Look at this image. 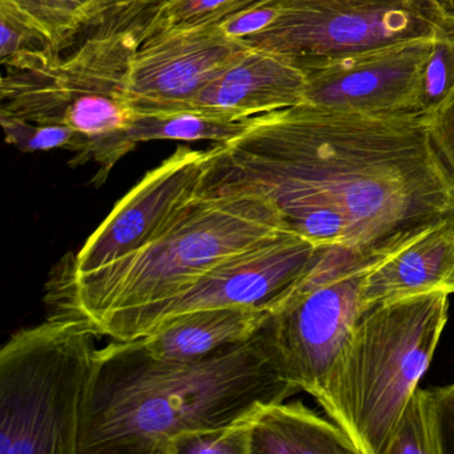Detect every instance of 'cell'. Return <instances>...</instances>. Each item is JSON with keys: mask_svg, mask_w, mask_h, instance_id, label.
Returning a JSON list of instances; mask_svg holds the SVG:
<instances>
[{"mask_svg": "<svg viewBox=\"0 0 454 454\" xmlns=\"http://www.w3.org/2000/svg\"><path fill=\"white\" fill-rule=\"evenodd\" d=\"M427 14L442 28L443 31L454 34V0H419Z\"/></svg>", "mask_w": 454, "mask_h": 454, "instance_id": "obj_27", "label": "cell"}, {"mask_svg": "<svg viewBox=\"0 0 454 454\" xmlns=\"http://www.w3.org/2000/svg\"><path fill=\"white\" fill-rule=\"evenodd\" d=\"M301 392L262 331L191 363L153 357L142 340L97 349L79 454H171L175 438L243 421Z\"/></svg>", "mask_w": 454, "mask_h": 454, "instance_id": "obj_2", "label": "cell"}, {"mask_svg": "<svg viewBox=\"0 0 454 454\" xmlns=\"http://www.w3.org/2000/svg\"><path fill=\"white\" fill-rule=\"evenodd\" d=\"M7 145H14L22 153L36 151L67 150L75 153L70 166L79 167L89 148V140L67 126L60 124H34L20 121L0 119Z\"/></svg>", "mask_w": 454, "mask_h": 454, "instance_id": "obj_21", "label": "cell"}, {"mask_svg": "<svg viewBox=\"0 0 454 454\" xmlns=\"http://www.w3.org/2000/svg\"><path fill=\"white\" fill-rule=\"evenodd\" d=\"M385 259L329 248L301 288L265 324L281 372L301 392L315 397L320 389L363 310L364 280Z\"/></svg>", "mask_w": 454, "mask_h": 454, "instance_id": "obj_8", "label": "cell"}, {"mask_svg": "<svg viewBox=\"0 0 454 454\" xmlns=\"http://www.w3.org/2000/svg\"><path fill=\"white\" fill-rule=\"evenodd\" d=\"M209 150L177 147L114 207L78 254L65 257L74 272H91L160 238L200 196Z\"/></svg>", "mask_w": 454, "mask_h": 454, "instance_id": "obj_11", "label": "cell"}, {"mask_svg": "<svg viewBox=\"0 0 454 454\" xmlns=\"http://www.w3.org/2000/svg\"><path fill=\"white\" fill-rule=\"evenodd\" d=\"M270 27L248 41L299 68L414 39L448 38L409 0H275Z\"/></svg>", "mask_w": 454, "mask_h": 454, "instance_id": "obj_7", "label": "cell"}, {"mask_svg": "<svg viewBox=\"0 0 454 454\" xmlns=\"http://www.w3.org/2000/svg\"><path fill=\"white\" fill-rule=\"evenodd\" d=\"M275 203L252 190L201 192L153 243L91 272L63 259L46 286L49 315L86 321L99 336L131 313L174 299L223 262L288 232Z\"/></svg>", "mask_w": 454, "mask_h": 454, "instance_id": "obj_3", "label": "cell"}, {"mask_svg": "<svg viewBox=\"0 0 454 454\" xmlns=\"http://www.w3.org/2000/svg\"><path fill=\"white\" fill-rule=\"evenodd\" d=\"M171 0H107L100 20L126 26Z\"/></svg>", "mask_w": 454, "mask_h": 454, "instance_id": "obj_25", "label": "cell"}, {"mask_svg": "<svg viewBox=\"0 0 454 454\" xmlns=\"http://www.w3.org/2000/svg\"><path fill=\"white\" fill-rule=\"evenodd\" d=\"M305 74L278 55L249 49L199 92L188 111L246 121L304 103Z\"/></svg>", "mask_w": 454, "mask_h": 454, "instance_id": "obj_13", "label": "cell"}, {"mask_svg": "<svg viewBox=\"0 0 454 454\" xmlns=\"http://www.w3.org/2000/svg\"><path fill=\"white\" fill-rule=\"evenodd\" d=\"M252 190L316 246L385 259L454 219V179L425 114L301 105L254 116L209 148L201 192Z\"/></svg>", "mask_w": 454, "mask_h": 454, "instance_id": "obj_1", "label": "cell"}, {"mask_svg": "<svg viewBox=\"0 0 454 454\" xmlns=\"http://www.w3.org/2000/svg\"><path fill=\"white\" fill-rule=\"evenodd\" d=\"M249 49L220 26L151 36L129 62L127 103L139 115L188 111L199 92Z\"/></svg>", "mask_w": 454, "mask_h": 454, "instance_id": "obj_12", "label": "cell"}, {"mask_svg": "<svg viewBox=\"0 0 454 454\" xmlns=\"http://www.w3.org/2000/svg\"><path fill=\"white\" fill-rule=\"evenodd\" d=\"M357 454L347 433L301 403L262 406L251 421V454Z\"/></svg>", "mask_w": 454, "mask_h": 454, "instance_id": "obj_16", "label": "cell"}, {"mask_svg": "<svg viewBox=\"0 0 454 454\" xmlns=\"http://www.w3.org/2000/svg\"><path fill=\"white\" fill-rule=\"evenodd\" d=\"M249 121L251 118L246 121H232L198 111H182L164 115L137 114L124 140L131 151H134L140 143L151 140H209L215 145H223L244 132L248 127Z\"/></svg>", "mask_w": 454, "mask_h": 454, "instance_id": "obj_18", "label": "cell"}, {"mask_svg": "<svg viewBox=\"0 0 454 454\" xmlns=\"http://www.w3.org/2000/svg\"><path fill=\"white\" fill-rule=\"evenodd\" d=\"M409 2H411V4H421V2H419V0H409ZM422 6V4H421ZM424 7V6H422Z\"/></svg>", "mask_w": 454, "mask_h": 454, "instance_id": "obj_28", "label": "cell"}, {"mask_svg": "<svg viewBox=\"0 0 454 454\" xmlns=\"http://www.w3.org/2000/svg\"><path fill=\"white\" fill-rule=\"evenodd\" d=\"M252 417L227 427L179 435L172 442L171 454H251Z\"/></svg>", "mask_w": 454, "mask_h": 454, "instance_id": "obj_22", "label": "cell"}, {"mask_svg": "<svg viewBox=\"0 0 454 454\" xmlns=\"http://www.w3.org/2000/svg\"><path fill=\"white\" fill-rule=\"evenodd\" d=\"M139 43L129 28L99 25L73 54L50 65L6 68L0 82V119L60 124L89 140L82 164L95 161L100 187L131 153L124 137L135 115L126 76Z\"/></svg>", "mask_w": 454, "mask_h": 454, "instance_id": "obj_5", "label": "cell"}, {"mask_svg": "<svg viewBox=\"0 0 454 454\" xmlns=\"http://www.w3.org/2000/svg\"><path fill=\"white\" fill-rule=\"evenodd\" d=\"M99 334L49 315L0 350V453L79 454Z\"/></svg>", "mask_w": 454, "mask_h": 454, "instance_id": "obj_6", "label": "cell"}, {"mask_svg": "<svg viewBox=\"0 0 454 454\" xmlns=\"http://www.w3.org/2000/svg\"><path fill=\"white\" fill-rule=\"evenodd\" d=\"M276 12L275 0H265L240 14L233 15L223 22L220 27L232 38L246 42L270 27L275 20Z\"/></svg>", "mask_w": 454, "mask_h": 454, "instance_id": "obj_24", "label": "cell"}, {"mask_svg": "<svg viewBox=\"0 0 454 454\" xmlns=\"http://www.w3.org/2000/svg\"><path fill=\"white\" fill-rule=\"evenodd\" d=\"M270 316L243 308L195 310L167 321L155 333L140 340L153 357L191 363L248 341Z\"/></svg>", "mask_w": 454, "mask_h": 454, "instance_id": "obj_15", "label": "cell"}, {"mask_svg": "<svg viewBox=\"0 0 454 454\" xmlns=\"http://www.w3.org/2000/svg\"><path fill=\"white\" fill-rule=\"evenodd\" d=\"M433 292L454 294V219L374 265L361 291L363 308Z\"/></svg>", "mask_w": 454, "mask_h": 454, "instance_id": "obj_14", "label": "cell"}, {"mask_svg": "<svg viewBox=\"0 0 454 454\" xmlns=\"http://www.w3.org/2000/svg\"><path fill=\"white\" fill-rule=\"evenodd\" d=\"M265 0H171L123 28L134 31L137 43L159 34L220 26Z\"/></svg>", "mask_w": 454, "mask_h": 454, "instance_id": "obj_19", "label": "cell"}, {"mask_svg": "<svg viewBox=\"0 0 454 454\" xmlns=\"http://www.w3.org/2000/svg\"><path fill=\"white\" fill-rule=\"evenodd\" d=\"M443 39H414L307 66L304 103L373 115L427 114L441 98L434 62Z\"/></svg>", "mask_w": 454, "mask_h": 454, "instance_id": "obj_10", "label": "cell"}, {"mask_svg": "<svg viewBox=\"0 0 454 454\" xmlns=\"http://www.w3.org/2000/svg\"><path fill=\"white\" fill-rule=\"evenodd\" d=\"M449 294L433 292L363 308L315 398L357 454H385L432 363Z\"/></svg>", "mask_w": 454, "mask_h": 454, "instance_id": "obj_4", "label": "cell"}, {"mask_svg": "<svg viewBox=\"0 0 454 454\" xmlns=\"http://www.w3.org/2000/svg\"><path fill=\"white\" fill-rule=\"evenodd\" d=\"M106 0H0V17L43 36L58 51L99 20Z\"/></svg>", "mask_w": 454, "mask_h": 454, "instance_id": "obj_17", "label": "cell"}, {"mask_svg": "<svg viewBox=\"0 0 454 454\" xmlns=\"http://www.w3.org/2000/svg\"><path fill=\"white\" fill-rule=\"evenodd\" d=\"M451 42H453V44H454V34H453V35H451Z\"/></svg>", "mask_w": 454, "mask_h": 454, "instance_id": "obj_29", "label": "cell"}, {"mask_svg": "<svg viewBox=\"0 0 454 454\" xmlns=\"http://www.w3.org/2000/svg\"><path fill=\"white\" fill-rule=\"evenodd\" d=\"M329 248L288 231L267 246L223 262L174 299L121 318L105 336L118 341L145 339L177 316L211 308L273 315L301 288Z\"/></svg>", "mask_w": 454, "mask_h": 454, "instance_id": "obj_9", "label": "cell"}, {"mask_svg": "<svg viewBox=\"0 0 454 454\" xmlns=\"http://www.w3.org/2000/svg\"><path fill=\"white\" fill-rule=\"evenodd\" d=\"M385 454H442L434 387L414 390Z\"/></svg>", "mask_w": 454, "mask_h": 454, "instance_id": "obj_20", "label": "cell"}, {"mask_svg": "<svg viewBox=\"0 0 454 454\" xmlns=\"http://www.w3.org/2000/svg\"><path fill=\"white\" fill-rule=\"evenodd\" d=\"M433 143L454 179V79L442 98L425 114Z\"/></svg>", "mask_w": 454, "mask_h": 454, "instance_id": "obj_23", "label": "cell"}, {"mask_svg": "<svg viewBox=\"0 0 454 454\" xmlns=\"http://www.w3.org/2000/svg\"><path fill=\"white\" fill-rule=\"evenodd\" d=\"M106 2H107V0H106ZM105 6H106V4H105Z\"/></svg>", "mask_w": 454, "mask_h": 454, "instance_id": "obj_30", "label": "cell"}, {"mask_svg": "<svg viewBox=\"0 0 454 454\" xmlns=\"http://www.w3.org/2000/svg\"><path fill=\"white\" fill-rule=\"evenodd\" d=\"M434 390L442 454H454V382Z\"/></svg>", "mask_w": 454, "mask_h": 454, "instance_id": "obj_26", "label": "cell"}]
</instances>
